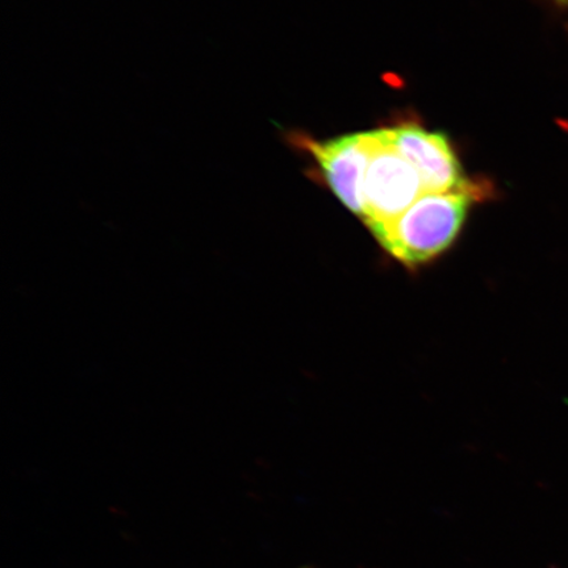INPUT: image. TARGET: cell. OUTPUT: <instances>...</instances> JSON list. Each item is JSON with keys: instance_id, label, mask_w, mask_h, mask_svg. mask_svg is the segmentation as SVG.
Returning a JSON list of instances; mask_svg holds the SVG:
<instances>
[{"instance_id": "cell-5", "label": "cell", "mask_w": 568, "mask_h": 568, "mask_svg": "<svg viewBox=\"0 0 568 568\" xmlns=\"http://www.w3.org/2000/svg\"><path fill=\"white\" fill-rule=\"evenodd\" d=\"M560 3L565 4L568 9V0H559Z\"/></svg>"}, {"instance_id": "cell-4", "label": "cell", "mask_w": 568, "mask_h": 568, "mask_svg": "<svg viewBox=\"0 0 568 568\" xmlns=\"http://www.w3.org/2000/svg\"><path fill=\"white\" fill-rule=\"evenodd\" d=\"M297 146L314 155L333 193L347 209L364 215V184L372 153V133L349 134L328 141L294 138Z\"/></svg>"}, {"instance_id": "cell-3", "label": "cell", "mask_w": 568, "mask_h": 568, "mask_svg": "<svg viewBox=\"0 0 568 568\" xmlns=\"http://www.w3.org/2000/svg\"><path fill=\"white\" fill-rule=\"evenodd\" d=\"M389 144L422 175L428 193L452 191H478L483 189L468 182L450 142L443 134L429 132L423 126L407 124L383 130Z\"/></svg>"}, {"instance_id": "cell-1", "label": "cell", "mask_w": 568, "mask_h": 568, "mask_svg": "<svg viewBox=\"0 0 568 568\" xmlns=\"http://www.w3.org/2000/svg\"><path fill=\"white\" fill-rule=\"evenodd\" d=\"M478 191L426 193L393 222L375 225L372 233L400 264L409 268L435 261L457 240Z\"/></svg>"}, {"instance_id": "cell-2", "label": "cell", "mask_w": 568, "mask_h": 568, "mask_svg": "<svg viewBox=\"0 0 568 568\" xmlns=\"http://www.w3.org/2000/svg\"><path fill=\"white\" fill-rule=\"evenodd\" d=\"M372 133L371 161L364 184V215L368 230L399 217L428 193L420 174L389 144L383 130Z\"/></svg>"}]
</instances>
